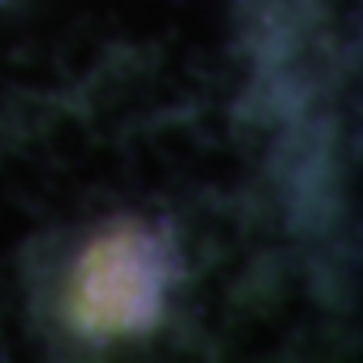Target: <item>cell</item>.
I'll list each match as a JSON object with an SVG mask.
<instances>
[{
	"mask_svg": "<svg viewBox=\"0 0 363 363\" xmlns=\"http://www.w3.org/2000/svg\"><path fill=\"white\" fill-rule=\"evenodd\" d=\"M162 249L138 225H118L81 252L67 283V316L88 337H128L155 323Z\"/></svg>",
	"mask_w": 363,
	"mask_h": 363,
	"instance_id": "obj_1",
	"label": "cell"
}]
</instances>
